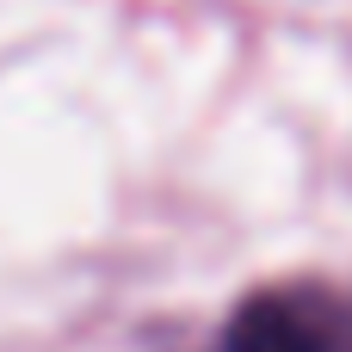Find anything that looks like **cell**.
<instances>
[{"label":"cell","mask_w":352,"mask_h":352,"mask_svg":"<svg viewBox=\"0 0 352 352\" xmlns=\"http://www.w3.org/2000/svg\"><path fill=\"white\" fill-rule=\"evenodd\" d=\"M223 352H352L346 309L316 285L260 291L235 309Z\"/></svg>","instance_id":"1"}]
</instances>
